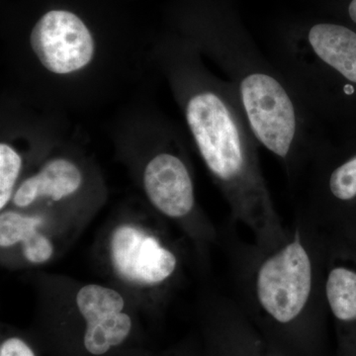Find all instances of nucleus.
Listing matches in <instances>:
<instances>
[{
    "mask_svg": "<svg viewBox=\"0 0 356 356\" xmlns=\"http://www.w3.org/2000/svg\"><path fill=\"white\" fill-rule=\"evenodd\" d=\"M180 102L203 163L221 186L236 221L254 245L270 247L286 236L259 161V143L233 86L213 79L191 51L175 53Z\"/></svg>",
    "mask_w": 356,
    "mask_h": 356,
    "instance_id": "1",
    "label": "nucleus"
},
{
    "mask_svg": "<svg viewBox=\"0 0 356 356\" xmlns=\"http://www.w3.org/2000/svg\"><path fill=\"white\" fill-rule=\"evenodd\" d=\"M269 57L327 135L356 136V30L314 23L285 37Z\"/></svg>",
    "mask_w": 356,
    "mask_h": 356,
    "instance_id": "2",
    "label": "nucleus"
},
{
    "mask_svg": "<svg viewBox=\"0 0 356 356\" xmlns=\"http://www.w3.org/2000/svg\"><path fill=\"white\" fill-rule=\"evenodd\" d=\"M325 255V238L298 213L280 242L243 245L242 303L281 325L297 322L318 306L327 308Z\"/></svg>",
    "mask_w": 356,
    "mask_h": 356,
    "instance_id": "3",
    "label": "nucleus"
},
{
    "mask_svg": "<svg viewBox=\"0 0 356 356\" xmlns=\"http://www.w3.org/2000/svg\"><path fill=\"white\" fill-rule=\"evenodd\" d=\"M299 214L327 242L356 243V136L327 138L307 166Z\"/></svg>",
    "mask_w": 356,
    "mask_h": 356,
    "instance_id": "4",
    "label": "nucleus"
},
{
    "mask_svg": "<svg viewBox=\"0 0 356 356\" xmlns=\"http://www.w3.org/2000/svg\"><path fill=\"white\" fill-rule=\"evenodd\" d=\"M30 44L44 69L56 74L76 72L95 57L92 35L79 16L67 10L44 14L33 28Z\"/></svg>",
    "mask_w": 356,
    "mask_h": 356,
    "instance_id": "5",
    "label": "nucleus"
},
{
    "mask_svg": "<svg viewBox=\"0 0 356 356\" xmlns=\"http://www.w3.org/2000/svg\"><path fill=\"white\" fill-rule=\"evenodd\" d=\"M76 306L84 321L81 343L88 355H106L131 337L133 321L124 312L120 293L102 285H86L77 293Z\"/></svg>",
    "mask_w": 356,
    "mask_h": 356,
    "instance_id": "6",
    "label": "nucleus"
},
{
    "mask_svg": "<svg viewBox=\"0 0 356 356\" xmlns=\"http://www.w3.org/2000/svg\"><path fill=\"white\" fill-rule=\"evenodd\" d=\"M112 264L124 280L137 284H159L177 266L172 250L142 229L124 225L115 229L110 243Z\"/></svg>",
    "mask_w": 356,
    "mask_h": 356,
    "instance_id": "7",
    "label": "nucleus"
},
{
    "mask_svg": "<svg viewBox=\"0 0 356 356\" xmlns=\"http://www.w3.org/2000/svg\"><path fill=\"white\" fill-rule=\"evenodd\" d=\"M144 187L152 204L165 216L182 220L195 210V188L184 158L172 152L154 156L144 172Z\"/></svg>",
    "mask_w": 356,
    "mask_h": 356,
    "instance_id": "8",
    "label": "nucleus"
},
{
    "mask_svg": "<svg viewBox=\"0 0 356 356\" xmlns=\"http://www.w3.org/2000/svg\"><path fill=\"white\" fill-rule=\"evenodd\" d=\"M325 243V306L341 324H356V243Z\"/></svg>",
    "mask_w": 356,
    "mask_h": 356,
    "instance_id": "9",
    "label": "nucleus"
},
{
    "mask_svg": "<svg viewBox=\"0 0 356 356\" xmlns=\"http://www.w3.org/2000/svg\"><path fill=\"white\" fill-rule=\"evenodd\" d=\"M81 184L83 175L76 163L67 159H51L38 173L21 184L14 193L13 202L24 208L39 198L60 201L76 193Z\"/></svg>",
    "mask_w": 356,
    "mask_h": 356,
    "instance_id": "10",
    "label": "nucleus"
},
{
    "mask_svg": "<svg viewBox=\"0 0 356 356\" xmlns=\"http://www.w3.org/2000/svg\"><path fill=\"white\" fill-rule=\"evenodd\" d=\"M42 220L16 212H3L0 216V245L2 248L22 243L25 259L31 264L48 261L54 254L53 243L37 229Z\"/></svg>",
    "mask_w": 356,
    "mask_h": 356,
    "instance_id": "11",
    "label": "nucleus"
},
{
    "mask_svg": "<svg viewBox=\"0 0 356 356\" xmlns=\"http://www.w3.org/2000/svg\"><path fill=\"white\" fill-rule=\"evenodd\" d=\"M22 159L7 143L0 144V209L3 210L13 198L14 187L19 177Z\"/></svg>",
    "mask_w": 356,
    "mask_h": 356,
    "instance_id": "12",
    "label": "nucleus"
},
{
    "mask_svg": "<svg viewBox=\"0 0 356 356\" xmlns=\"http://www.w3.org/2000/svg\"><path fill=\"white\" fill-rule=\"evenodd\" d=\"M0 356H37L29 343L19 337H9L0 344Z\"/></svg>",
    "mask_w": 356,
    "mask_h": 356,
    "instance_id": "13",
    "label": "nucleus"
},
{
    "mask_svg": "<svg viewBox=\"0 0 356 356\" xmlns=\"http://www.w3.org/2000/svg\"><path fill=\"white\" fill-rule=\"evenodd\" d=\"M346 11H348V18L356 26V0H350Z\"/></svg>",
    "mask_w": 356,
    "mask_h": 356,
    "instance_id": "14",
    "label": "nucleus"
}]
</instances>
